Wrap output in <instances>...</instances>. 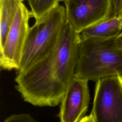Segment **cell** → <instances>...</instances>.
I'll use <instances>...</instances> for the list:
<instances>
[{"instance_id": "1", "label": "cell", "mask_w": 122, "mask_h": 122, "mask_svg": "<svg viewBox=\"0 0 122 122\" xmlns=\"http://www.w3.org/2000/svg\"><path fill=\"white\" fill-rule=\"evenodd\" d=\"M80 33L66 22L53 49L23 72L16 88L23 100L37 106L59 105L75 77Z\"/></svg>"}, {"instance_id": "2", "label": "cell", "mask_w": 122, "mask_h": 122, "mask_svg": "<svg viewBox=\"0 0 122 122\" xmlns=\"http://www.w3.org/2000/svg\"><path fill=\"white\" fill-rule=\"evenodd\" d=\"M115 38L80 37L75 77L96 82L109 76H122V49L116 46Z\"/></svg>"}, {"instance_id": "3", "label": "cell", "mask_w": 122, "mask_h": 122, "mask_svg": "<svg viewBox=\"0 0 122 122\" xmlns=\"http://www.w3.org/2000/svg\"><path fill=\"white\" fill-rule=\"evenodd\" d=\"M66 21L65 9L58 5L30 28L21 64L17 73H21L53 49Z\"/></svg>"}, {"instance_id": "4", "label": "cell", "mask_w": 122, "mask_h": 122, "mask_svg": "<svg viewBox=\"0 0 122 122\" xmlns=\"http://www.w3.org/2000/svg\"><path fill=\"white\" fill-rule=\"evenodd\" d=\"M90 114L95 122H122V76H109L96 81Z\"/></svg>"}, {"instance_id": "5", "label": "cell", "mask_w": 122, "mask_h": 122, "mask_svg": "<svg viewBox=\"0 0 122 122\" xmlns=\"http://www.w3.org/2000/svg\"><path fill=\"white\" fill-rule=\"evenodd\" d=\"M31 17V11L21 3L0 50V66L2 69H19L30 28L29 21Z\"/></svg>"}, {"instance_id": "6", "label": "cell", "mask_w": 122, "mask_h": 122, "mask_svg": "<svg viewBox=\"0 0 122 122\" xmlns=\"http://www.w3.org/2000/svg\"><path fill=\"white\" fill-rule=\"evenodd\" d=\"M65 5L66 21L77 32L111 17V0H60Z\"/></svg>"}, {"instance_id": "7", "label": "cell", "mask_w": 122, "mask_h": 122, "mask_svg": "<svg viewBox=\"0 0 122 122\" xmlns=\"http://www.w3.org/2000/svg\"><path fill=\"white\" fill-rule=\"evenodd\" d=\"M90 100L88 81L74 77L61 103V122H79L84 116Z\"/></svg>"}, {"instance_id": "8", "label": "cell", "mask_w": 122, "mask_h": 122, "mask_svg": "<svg viewBox=\"0 0 122 122\" xmlns=\"http://www.w3.org/2000/svg\"><path fill=\"white\" fill-rule=\"evenodd\" d=\"M122 31V17H111L83 30L80 33V37L107 40L116 38Z\"/></svg>"}, {"instance_id": "9", "label": "cell", "mask_w": 122, "mask_h": 122, "mask_svg": "<svg viewBox=\"0 0 122 122\" xmlns=\"http://www.w3.org/2000/svg\"><path fill=\"white\" fill-rule=\"evenodd\" d=\"M25 0H0V50L20 4Z\"/></svg>"}, {"instance_id": "10", "label": "cell", "mask_w": 122, "mask_h": 122, "mask_svg": "<svg viewBox=\"0 0 122 122\" xmlns=\"http://www.w3.org/2000/svg\"><path fill=\"white\" fill-rule=\"evenodd\" d=\"M32 17L38 20L59 5L60 0H27Z\"/></svg>"}, {"instance_id": "11", "label": "cell", "mask_w": 122, "mask_h": 122, "mask_svg": "<svg viewBox=\"0 0 122 122\" xmlns=\"http://www.w3.org/2000/svg\"><path fill=\"white\" fill-rule=\"evenodd\" d=\"M3 122H39L27 113L12 114L7 117Z\"/></svg>"}, {"instance_id": "12", "label": "cell", "mask_w": 122, "mask_h": 122, "mask_svg": "<svg viewBox=\"0 0 122 122\" xmlns=\"http://www.w3.org/2000/svg\"><path fill=\"white\" fill-rule=\"evenodd\" d=\"M111 17H122V0H111Z\"/></svg>"}, {"instance_id": "13", "label": "cell", "mask_w": 122, "mask_h": 122, "mask_svg": "<svg viewBox=\"0 0 122 122\" xmlns=\"http://www.w3.org/2000/svg\"><path fill=\"white\" fill-rule=\"evenodd\" d=\"M115 43L118 48L122 49V31L115 38Z\"/></svg>"}, {"instance_id": "14", "label": "cell", "mask_w": 122, "mask_h": 122, "mask_svg": "<svg viewBox=\"0 0 122 122\" xmlns=\"http://www.w3.org/2000/svg\"><path fill=\"white\" fill-rule=\"evenodd\" d=\"M79 122H95L92 116L90 114L88 116H84Z\"/></svg>"}]
</instances>
